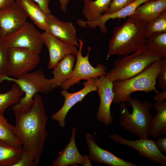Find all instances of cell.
Here are the masks:
<instances>
[{
  "instance_id": "cell-1",
  "label": "cell",
  "mask_w": 166,
  "mask_h": 166,
  "mask_svg": "<svg viewBox=\"0 0 166 166\" xmlns=\"http://www.w3.org/2000/svg\"><path fill=\"white\" fill-rule=\"evenodd\" d=\"M31 108L25 111H14L15 119L14 130L23 150L33 155L38 165L44 149L47 133L48 120L41 96L36 94Z\"/></svg>"
},
{
  "instance_id": "cell-2",
  "label": "cell",
  "mask_w": 166,
  "mask_h": 166,
  "mask_svg": "<svg viewBox=\"0 0 166 166\" xmlns=\"http://www.w3.org/2000/svg\"><path fill=\"white\" fill-rule=\"evenodd\" d=\"M147 24L132 15L122 25L114 28L109 42L107 57L125 56L133 53L146 44Z\"/></svg>"
},
{
  "instance_id": "cell-3",
  "label": "cell",
  "mask_w": 166,
  "mask_h": 166,
  "mask_svg": "<svg viewBox=\"0 0 166 166\" xmlns=\"http://www.w3.org/2000/svg\"><path fill=\"white\" fill-rule=\"evenodd\" d=\"M127 105L132 109L129 113L125 102L120 103L119 123L125 129L140 138L150 136L151 124L153 117L150 111L153 104L148 101H141L130 97L126 101Z\"/></svg>"
},
{
  "instance_id": "cell-4",
  "label": "cell",
  "mask_w": 166,
  "mask_h": 166,
  "mask_svg": "<svg viewBox=\"0 0 166 166\" xmlns=\"http://www.w3.org/2000/svg\"><path fill=\"white\" fill-rule=\"evenodd\" d=\"M163 58L146 44L136 52L118 58L114 63L113 68L106 76L112 82L125 80L139 74L156 61Z\"/></svg>"
},
{
  "instance_id": "cell-5",
  "label": "cell",
  "mask_w": 166,
  "mask_h": 166,
  "mask_svg": "<svg viewBox=\"0 0 166 166\" xmlns=\"http://www.w3.org/2000/svg\"><path fill=\"white\" fill-rule=\"evenodd\" d=\"M162 59L151 65L142 72L128 79L113 82L114 96V104L126 102L131 94L136 91L148 93L152 91L156 94L159 92L156 88L157 76L161 69Z\"/></svg>"
},
{
  "instance_id": "cell-6",
  "label": "cell",
  "mask_w": 166,
  "mask_h": 166,
  "mask_svg": "<svg viewBox=\"0 0 166 166\" xmlns=\"http://www.w3.org/2000/svg\"><path fill=\"white\" fill-rule=\"evenodd\" d=\"M4 79L17 84L25 93L18 103L11 107L13 111L28 110L32 106L34 97L36 94L48 93L57 87L53 78H46L41 70L29 72L17 78L6 75Z\"/></svg>"
},
{
  "instance_id": "cell-7",
  "label": "cell",
  "mask_w": 166,
  "mask_h": 166,
  "mask_svg": "<svg viewBox=\"0 0 166 166\" xmlns=\"http://www.w3.org/2000/svg\"><path fill=\"white\" fill-rule=\"evenodd\" d=\"M79 43V49L76 56L75 65L70 77L61 86L63 89L67 90L70 87L79 84L81 80H87L92 78L99 77L105 75L107 70L106 66L102 64H98L95 67L92 65L89 61V54L91 48L88 47V52L86 56L82 54V50L84 41L78 39Z\"/></svg>"
},
{
  "instance_id": "cell-8",
  "label": "cell",
  "mask_w": 166,
  "mask_h": 166,
  "mask_svg": "<svg viewBox=\"0 0 166 166\" xmlns=\"http://www.w3.org/2000/svg\"><path fill=\"white\" fill-rule=\"evenodd\" d=\"M8 64L6 75L18 78L34 69L40 61L39 54L28 48L8 47Z\"/></svg>"
},
{
  "instance_id": "cell-9",
  "label": "cell",
  "mask_w": 166,
  "mask_h": 166,
  "mask_svg": "<svg viewBox=\"0 0 166 166\" xmlns=\"http://www.w3.org/2000/svg\"><path fill=\"white\" fill-rule=\"evenodd\" d=\"M2 38L8 47L28 48L39 54L43 47L41 33L32 24L27 22Z\"/></svg>"
},
{
  "instance_id": "cell-10",
  "label": "cell",
  "mask_w": 166,
  "mask_h": 166,
  "mask_svg": "<svg viewBox=\"0 0 166 166\" xmlns=\"http://www.w3.org/2000/svg\"><path fill=\"white\" fill-rule=\"evenodd\" d=\"M109 137L114 143L132 148L140 155L152 162L166 166V156L159 149L155 140L143 138L129 140L116 134L110 135Z\"/></svg>"
},
{
  "instance_id": "cell-11",
  "label": "cell",
  "mask_w": 166,
  "mask_h": 166,
  "mask_svg": "<svg viewBox=\"0 0 166 166\" xmlns=\"http://www.w3.org/2000/svg\"><path fill=\"white\" fill-rule=\"evenodd\" d=\"M98 77L92 78L84 82V87L79 91L73 93L68 92L63 89L61 95L64 97L65 101L62 107L51 116V119L58 122L61 127L65 126V119L70 109L78 102H81L84 97L93 91H97L96 80Z\"/></svg>"
},
{
  "instance_id": "cell-12",
  "label": "cell",
  "mask_w": 166,
  "mask_h": 166,
  "mask_svg": "<svg viewBox=\"0 0 166 166\" xmlns=\"http://www.w3.org/2000/svg\"><path fill=\"white\" fill-rule=\"evenodd\" d=\"M96 84L97 91L100 99L97 119L105 126H109L113 122L110 111L114 96L113 82L109 80L105 75L98 77Z\"/></svg>"
},
{
  "instance_id": "cell-13",
  "label": "cell",
  "mask_w": 166,
  "mask_h": 166,
  "mask_svg": "<svg viewBox=\"0 0 166 166\" xmlns=\"http://www.w3.org/2000/svg\"><path fill=\"white\" fill-rule=\"evenodd\" d=\"M41 37L49 51L48 67L49 69H53L65 56L71 54L75 56L78 53L76 46L67 43L46 31L41 33Z\"/></svg>"
},
{
  "instance_id": "cell-14",
  "label": "cell",
  "mask_w": 166,
  "mask_h": 166,
  "mask_svg": "<svg viewBox=\"0 0 166 166\" xmlns=\"http://www.w3.org/2000/svg\"><path fill=\"white\" fill-rule=\"evenodd\" d=\"M27 17L15 2L0 8V36L3 38L18 29L26 22Z\"/></svg>"
},
{
  "instance_id": "cell-15",
  "label": "cell",
  "mask_w": 166,
  "mask_h": 166,
  "mask_svg": "<svg viewBox=\"0 0 166 166\" xmlns=\"http://www.w3.org/2000/svg\"><path fill=\"white\" fill-rule=\"evenodd\" d=\"M89 158L90 160L111 166H137L133 163L117 156L100 147L94 137L89 133L86 135Z\"/></svg>"
},
{
  "instance_id": "cell-16",
  "label": "cell",
  "mask_w": 166,
  "mask_h": 166,
  "mask_svg": "<svg viewBox=\"0 0 166 166\" xmlns=\"http://www.w3.org/2000/svg\"><path fill=\"white\" fill-rule=\"evenodd\" d=\"M77 128H72L70 140L65 148L60 152L53 162V166H67L79 164L92 166L88 155H83L79 152L75 142Z\"/></svg>"
},
{
  "instance_id": "cell-17",
  "label": "cell",
  "mask_w": 166,
  "mask_h": 166,
  "mask_svg": "<svg viewBox=\"0 0 166 166\" xmlns=\"http://www.w3.org/2000/svg\"><path fill=\"white\" fill-rule=\"evenodd\" d=\"M46 32L69 44L79 46L76 27L72 23L60 20L50 14L48 16Z\"/></svg>"
},
{
  "instance_id": "cell-18",
  "label": "cell",
  "mask_w": 166,
  "mask_h": 166,
  "mask_svg": "<svg viewBox=\"0 0 166 166\" xmlns=\"http://www.w3.org/2000/svg\"><path fill=\"white\" fill-rule=\"evenodd\" d=\"M149 0H134L130 4L121 10L110 14H104L97 19L91 22L84 21L80 20L78 24L81 26H87L91 29L99 27L101 32L106 33L108 29L105 26L107 22L110 19L124 18L132 15L136 8L143 3Z\"/></svg>"
},
{
  "instance_id": "cell-19",
  "label": "cell",
  "mask_w": 166,
  "mask_h": 166,
  "mask_svg": "<svg viewBox=\"0 0 166 166\" xmlns=\"http://www.w3.org/2000/svg\"><path fill=\"white\" fill-rule=\"evenodd\" d=\"M166 11V0H149L139 6L132 14L147 24Z\"/></svg>"
},
{
  "instance_id": "cell-20",
  "label": "cell",
  "mask_w": 166,
  "mask_h": 166,
  "mask_svg": "<svg viewBox=\"0 0 166 166\" xmlns=\"http://www.w3.org/2000/svg\"><path fill=\"white\" fill-rule=\"evenodd\" d=\"M15 2L35 25L40 29L45 31L46 30L48 15L37 4L32 0H16Z\"/></svg>"
},
{
  "instance_id": "cell-21",
  "label": "cell",
  "mask_w": 166,
  "mask_h": 166,
  "mask_svg": "<svg viewBox=\"0 0 166 166\" xmlns=\"http://www.w3.org/2000/svg\"><path fill=\"white\" fill-rule=\"evenodd\" d=\"M75 60L71 54L65 56L53 69V79L57 86H61L71 75Z\"/></svg>"
},
{
  "instance_id": "cell-22",
  "label": "cell",
  "mask_w": 166,
  "mask_h": 166,
  "mask_svg": "<svg viewBox=\"0 0 166 166\" xmlns=\"http://www.w3.org/2000/svg\"><path fill=\"white\" fill-rule=\"evenodd\" d=\"M153 107L157 113L152 122L150 136L156 138L166 133V101L156 102Z\"/></svg>"
},
{
  "instance_id": "cell-23",
  "label": "cell",
  "mask_w": 166,
  "mask_h": 166,
  "mask_svg": "<svg viewBox=\"0 0 166 166\" xmlns=\"http://www.w3.org/2000/svg\"><path fill=\"white\" fill-rule=\"evenodd\" d=\"M111 0H93L84 2L82 14L87 22L98 19L107 10Z\"/></svg>"
},
{
  "instance_id": "cell-24",
  "label": "cell",
  "mask_w": 166,
  "mask_h": 166,
  "mask_svg": "<svg viewBox=\"0 0 166 166\" xmlns=\"http://www.w3.org/2000/svg\"><path fill=\"white\" fill-rule=\"evenodd\" d=\"M22 149L0 140V166H13L21 157Z\"/></svg>"
},
{
  "instance_id": "cell-25",
  "label": "cell",
  "mask_w": 166,
  "mask_h": 166,
  "mask_svg": "<svg viewBox=\"0 0 166 166\" xmlns=\"http://www.w3.org/2000/svg\"><path fill=\"white\" fill-rule=\"evenodd\" d=\"M24 93L15 83L12 85L10 90L5 93H0V115H3L8 107L18 103Z\"/></svg>"
},
{
  "instance_id": "cell-26",
  "label": "cell",
  "mask_w": 166,
  "mask_h": 166,
  "mask_svg": "<svg viewBox=\"0 0 166 166\" xmlns=\"http://www.w3.org/2000/svg\"><path fill=\"white\" fill-rule=\"evenodd\" d=\"M146 44L158 56L166 57V32L152 34L147 38Z\"/></svg>"
},
{
  "instance_id": "cell-27",
  "label": "cell",
  "mask_w": 166,
  "mask_h": 166,
  "mask_svg": "<svg viewBox=\"0 0 166 166\" xmlns=\"http://www.w3.org/2000/svg\"><path fill=\"white\" fill-rule=\"evenodd\" d=\"M0 140L16 147H22L15 135L14 125L9 123L3 115H0Z\"/></svg>"
},
{
  "instance_id": "cell-28",
  "label": "cell",
  "mask_w": 166,
  "mask_h": 166,
  "mask_svg": "<svg viewBox=\"0 0 166 166\" xmlns=\"http://www.w3.org/2000/svg\"><path fill=\"white\" fill-rule=\"evenodd\" d=\"M166 32V11L154 20L147 24L146 38L152 34Z\"/></svg>"
},
{
  "instance_id": "cell-29",
  "label": "cell",
  "mask_w": 166,
  "mask_h": 166,
  "mask_svg": "<svg viewBox=\"0 0 166 166\" xmlns=\"http://www.w3.org/2000/svg\"><path fill=\"white\" fill-rule=\"evenodd\" d=\"M8 64V47L0 36V75H6Z\"/></svg>"
},
{
  "instance_id": "cell-30",
  "label": "cell",
  "mask_w": 166,
  "mask_h": 166,
  "mask_svg": "<svg viewBox=\"0 0 166 166\" xmlns=\"http://www.w3.org/2000/svg\"><path fill=\"white\" fill-rule=\"evenodd\" d=\"M35 166L37 165L33 155L29 151L22 150L20 158L13 166Z\"/></svg>"
},
{
  "instance_id": "cell-31",
  "label": "cell",
  "mask_w": 166,
  "mask_h": 166,
  "mask_svg": "<svg viewBox=\"0 0 166 166\" xmlns=\"http://www.w3.org/2000/svg\"><path fill=\"white\" fill-rule=\"evenodd\" d=\"M134 0H111L107 10L104 14L116 12L127 6Z\"/></svg>"
},
{
  "instance_id": "cell-32",
  "label": "cell",
  "mask_w": 166,
  "mask_h": 166,
  "mask_svg": "<svg viewBox=\"0 0 166 166\" xmlns=\"http://www.w3.org/2000/svg\"><path fill=\"white\" fill-rule=\"evenodd\" d=\"M159 87L163 90L166 89V57L163 58L162 66L157 77Z\"/></svg>"
},
{
  "instance_id": "cell-33",
  "label": "cell",
  "mask_w": 166,
  "mask_h": 166,
  "mask_svg": "<svg viewBox=\"0 0 166 166\" xmlns=\"http://www.w3.org/2000/svg\"><path fill=\"white\" fill-rule=\"evenodd\" d=\"M36 2L42 11L47 15L50 14V10L49 8L50 0H32Z\"/></svg>"
},
{
  "instance_id": "cell-34",
  "label": "cell",
  "mask_w": 166,
  "mask_h": 166,
  "mask_svg": "<svg viewBox=\"0 0 166 166\" xmlns=\"http://www.w3.org/2000/svg\"><path fill=\"white\" fill-rule=\"evenodd\" d=\"M157 147L162 152L166 153V137H161L160 136L157 138L155 140Z\"/></svg>"
},
{
  "instance_id": "cell-35",
  "label": "cell",
  "mask_w": 166,
  "mask_h": 166,
  "mask_svg": "<svg viewBox=\"0 0 166 166\" xmlns=\"http://www.w3.org/2000/svg\"><path fill=\"white\" fill-rule=\"evenodd\" d=\"M166 98V90H163L162 92H159L153 98L156 102H161L165 101Z\"/></svg>"
},
{
  "instance_id": "cell-36",
  "label": "cell",
  "mask_w": 166,
  "mask_h": 166,
  "mask_svg": "<svg viewBox=\"0 0 166 166\" xmlns=\"http://www.w3.org/2000/svg\"><path fill=\"white\" fill-rule=\"evenodd\" d=\"M60 3V9L63 12L66 11L68 5L69 0H58Z\"/></svg>"
},
{
  "instance_id": "cell-37",
  "label": "cell",
  "mask_w": 166,
  "mask_h": 166,
  "mask_svg": "<svg viewBox=\"0 0 166 166\" xmlns=\"http://www.w3.org/2000/svg\"><path fill=\"white\" fill-rule=\"evenodd\" d=\"M14 2V0H0V8L7 7Z\"/></svg>"
},
{
  "instance_id": "cell-38",
  "label": "cell",
  "mask_w": 166,
  "mask_h": 166,
  "mask_svg": "<svg viewBox=\"0 0 166 166\" xmlns=\"http://www.w3.org/2000/svg\"><path fill=\"white\" fill-rule=\"evenodd\" d=\"M5 75H0V84L4 80V77Z\"/></svg>"
},
{
  "instance_id": "cell-39",
  "label": "cell",
  "mask_w": 166,
  "mask_h": 166,
  "mask_svg": "<svg viewBox=\"0 0 166 166\" xmlns=\"http://www.w3.org/2000/svg\"><path fill=\"white\" fill-rule=\"evenodd\" d=\"M82 0L84 2H84H88L91 1H93V0Z\"/></svg>"
},
{
  "instance_id": "cell-40",
  "label": "cell",
  "mask_w": 166,
  "mask_h": 166,
  "mask_svg": "<svg viewBox=\"0 0 166 166\" xmlns=\"http://www.w3.org/2000/svg\"><path fill=\"white\" fill-rule=\"evenodd\" d=\"M1 30H0V34H1Z\"/></svg>"
}]
</instances>
